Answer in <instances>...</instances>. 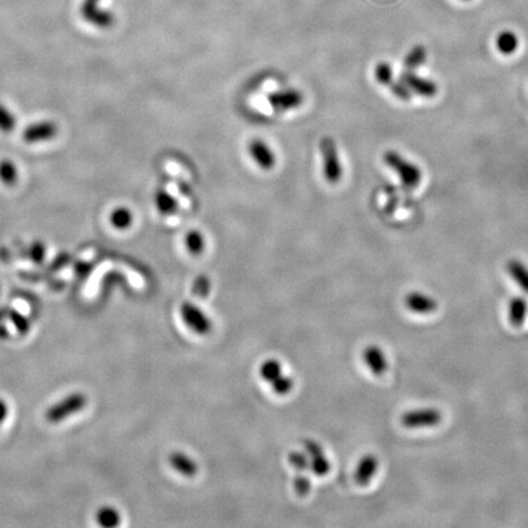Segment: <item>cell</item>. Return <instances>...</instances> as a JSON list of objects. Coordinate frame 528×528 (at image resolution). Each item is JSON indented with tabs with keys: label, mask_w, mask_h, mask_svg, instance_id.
<instances>
[{
	"label": "cell",
	"mask_w": 528,
	"mask_h": 528,
	"mask_svg": "<svg viewBox=\"0 0 528 528\" xmlns=\"http://www.w3.org/2000/svg\"><path fill=\"white\" fill-rule=\"evenodd\" d=\"M384 162L391 170L398 174V179L405 186L416 188L422 181V170L398 152H385Z\"/></svg>",
	"instance_id": "1"
},
{
	"label": "cell",
	"mask_w": 528,
	"mask_h": 528,
	"mask_svg": "<svg viewBox=\"0 0 528 528\" xmlns=\"http://www.w3.org/2000/svg\"><path fill=\"white\" fill-rule=\"evenodd\" d=\"M179 313L183 324L193 331V334L206 336L211 334L213 331L211 317L196 303L185 301L180 305Z\"/></svg>",
	"instance_id": "2"
},
{
	"label": "cell",
	"mask_w": 528,
	"mask_h": 528,
	"mask_svg": "<svg viewBox=\"0 0 528 528\" xmlns=\"http://www.w3.org/2000/svg\"><path fill=\"white\" fill-rule=\"evenodd\" d=\"M319 151L322 154L324 179L329 183H339L342 176V167L339 159V152H338L335 141L329 136L323 137L319 142Z\"/></svg>",
	"instance_id": "3"
},
{
	"label": "cell",
	"mask_w": 528,
	"mask_h": 528,
	"mask_svg": "<svg viewBox=\"0 0 528 528\" xmlns=\"http://www.w3.org/2000/svg\"><path fill=\"white\" fill-rule=\"evenodd\" d=\"M86 405V395L82 393H72L62 398L58 403H54L52 408H49L46 411V419L49 423L63 422L65 418L80 412Z\"/></svg>",
	"instance_id": "4"
},
{
	"label": "cell",
	"mask_w": 528,
	"mask_h": 528,
	"mask_svg": "<svg viewBox=\"0 0 528 528\" xmlns=\"http://www.w3.org/2000/svg\"><path fill=\"white\" fill-rule=\"evenodd\" d=\"M442 412L437 408H418L403 413L401 424L408 429L432 428L442 422Z\"/></svg>",
	"instance_id": "5"
},
{
	"label": "cell",
	"mask_w": 528,
	"mask_h": 528,
	"mask_svg": "<svg viewBox=\"0 0 528 528\" xmlns=\"http://www.w3.org/2000/svg\"><path fill=\"white\" fill-rule=\"evenodd\" d=\"M267 99L270 106L277 111H293L303 103V93L293 88L272 92L269 93Z\"/></svg>",
	"instance_id": "6"
},
{
	"label": "cell",
	"mask_w": 528,
	"mask_h": 528,
	"mask_svg": "<svg viewBox=\"0 0 528 528\" xmlns=\"http://www.w3.org/2000/svg\"><path fill=\"white\" fill-rule=\"evenodd\" d=\"M362 359H363L366 367L375 377L385 375V372L389 368V362H388L384 350L375 344L366 346L365 350L362 352Z\"/></svg>",
	"instance_id": "7"
},
{
	"label": "cell",
	"mask_w": 528,
	"mask_h": 528,
	"mask_svg": "<svg viewBox=\"0 0 528 528\" xmlns=\"http://www.w3.org/2000/svg\"><path fill=\"white\" fill-rule=\"evenodd\" d=\"M400 80L408 87L410 91L416 93L418 96L431 98V97L437 95L438 86L436 85V82L424 78V77L418 76L411 70L403 71L400 75Z\"/></svg>",
	"instance_id": "8"
},
{
	"label": "cell",
	"mask_w": 528,
	"mask_h": 528,
	"mask_svg": "<svg viewBox=\"0 0 528 528\" xmlns=\"http://www.w3.org/2000/svg\"><path fill=\"white\" fill-rule=\"evenodd\" d=\"M58 131V126L53 121H39L27 126L22 137L27 144H39L53 139Z\"/></svg>",
	"instance_id": "9"
},
{
	"label": "cell",
	"mask_w": 528,
	"mask_h": 528,
	"mask_svg": "<svg viewBox=\"0 0 528 528\" xmlns=\"http://www.w3.org/2000/svg\"><path fill=\"white\" fill-rule=\"evenodd\" d=\"M249 153L258 168L262 170H272L277 163V158L272 148L263 139H255L249 144Z\"/></svg>",
	"instance_id": "10"
},
{
	"label": "cell",
	"mask_w": 528,
	"mask_h": 528,
	"mask_svg": "<svg viewBox=\"0 0 528 528\" xmlns=\"http://www.w3.org/2000/svg\"><path fill=\"white\" fill-rule=\"evenodd\" d=\"M405 306L410 312L422 314V316L432 314L438 310V303L436 298L428 296L426 293H418V291L408 293L405 298Z\"/></svg>",
	"instance_id": "11"
},
{
	"label": "cell",
	"mask_w": 528,
	"mask_h": 528,
	"mask_svg": "<svg viewBox=\"0 0 528 528\" xmlns=\"http://www.w3.org/2000/svg\"><path fill=\"white\" fill-rule=\"evenodd\" d=\"M380 468V460L373 454H366L356 465L354 478L357 485H367L375 478Z\"/></svg>",
	"instance_id": "12"
},
{
	"label": "cell",
	"mask_w": 528,
	"mask_h": 528,
	"mask_svg": "<svg viewBox=\"0 0 528 528\" xmlns=\"http://www.w3.org/2000/svg\"><path fill=\"white\" fill-rule=\"evenodd\" d=\"M168 461L169 465L172 466V468L175 472L188 478L195 477L200 470L197 461L186 452H178V450L173 452L169 455Z\"/></svg>",
	"instance_id": "13"
},
{
	"label": "cell",
	"mask_w": 528,
	"mask_h": 528,
	"mask_svg": "<svg viewBox=\"0 0 528 528\" xmlns=\"http://www.w3.org/2000/svg\"><path fill=\"white\" fill-rule=\"evenodd\" d=\"M528 303L522 296L514 298L508 306V319L510 324L515 328L524 326V319L527 317Z\"/></svg>",
	"instance_id": "14"
},
{
	"label": "cell",
	"mask_w": 528,
	"mask_h": 528,
	"mask_svg": "<svg viewBox=\"0 0 528 528\" xmlns=\"http://www.w3.org/2000/svg\"><path fill=\"white\" fill-rule=\"evenodd\" d=\"M283 373L282 362L278 359H274V357H269V359L262 361L260 367H258V375H260V380L265 382L267 384L273 383L274 380H278L279 377Z\"/></svg>",
	"instance_id": "15"
},
{
	"label": "cell",
	"mask_w": 528,
	"mask_h": 528,
	"mask_svg": "<svg viewBox=\"0 0 528 528\" xmlns=\"http://www.w3.org/2000/svg\"><path fill=\"white\" fill-rule=\"evenodd\" d=\"M506 269L510 277L520 288L528 293V267L519 260H511L506 264Z\"/></svg>",
	"instance_id": "16"
},
{
	"label": "cell",
	"mask_w": 528,
	"mask_h": 528,
	"mask_svg": "<svg viewBox=\"0 0 528 528\" xmlns=\"http://www.w3.org/2000/svg\"><path fill=\"white\" fill-rule=\"evenodd\" d=\"M519 37L513 31H503L495 39V46L498 52L504 55H511L519 48Z\"/></svg>",
	"instance_id": "17"
},
{
	"label": "cell",
	"mask_w": 528,
	"mask_h": 528,
	"mask_svg": "<svg viewBox=\"0 0 528 528\" xmlns=\"http://www.w3.org/2000/svg\"><path fill=\"white\" fill-rule=\"evenodd\" d=\"M154 204L160 214L170 216L178 211V201L165 190H158L154 195Z\"/></svg>",
	"instance_id": "18"
},
{
	"label": "cell",
	"mask_w": 528,
	"mask_h": 528,
	"mask_svg": "<svg viewBox=\"0 0 528 528\" xmlns=\"http://www.w3.org/2000/svg\"><path fill=\"white\" fill-rule=\"evenodd\" d=\"M111 225L114 226L118 230H126L130 228L132 221H134V214L132 211L126 208V207H118L111 213Z\"/></svg>",
	"instance_id": "19"
},
{
	"label": "cell",
	"mask_w": 528,
	"mask_h": 528,
	"mask_svg": "<svg viewBox=\"0 0 528 528\" xmlns=\"http://www.w3.org/2000/svg\"><path fill=\"white\" fill-rule=\"evenodd\" d=\"M185 247L188 251V253L193 256H200L204 251L206 247V240L201 231L193 230L188 231L185 235Z\"/></svg>",
	"instance_id": "20"
},
{
	"label": "cell",
	"mask_w": 528,
	"mask_h": 528,
	"mask_svg": "<svg viewBox=\"0 0 528 528\" xmlns=\"http://www.w3.org/2000/svg\"><path fill=\"white\" fill-rule=\"evenodd\" d=\"M426 60H427V49H426V47L421 46V44H418V46H415L408 52V55L405 57L403 65H405L406 70H411L412 71L415 69H417L418 67H421V65L426 63Z\"/></svg>",
	"instance_id": "21"
},
{
	"label": "cell",
	"mask_w": 528,
	"mask_h": 528,
	"mask_svg": "<svg viewBox=\"0 0 528 528\" xmlns=\"http://www.w3.org/2000/svg\"><path fill=\"white\" fill-rule=\"evenodd\" d=\"M96 520L102 527H116L120 524L121 517L118 510L111 506H104L97 511Z\"/></svg>",
	"instance_id": "22"
},
{
	"label": "cell",
	"mask_w": 528,
	"mask_h": 528,
	"mask_svg": "<svg viewBox=\"0 0 528 528\" xmlns=\"http://www.w3.org/2000/svg\"><path fill=\"white\" fill-rule=\"evenodd\" d=\"M19 179V172L13 160H0V181L5 185H14Z\"/></svg>",
	"instance_id": "23"
},
{
	"label": "cell",
	"mask_w": 528,
	"mask_h": 528,
	"mask_svg": "<svg viewBox=\"0 0 528 528\" xmlns=\"http://www.w3.org/2000/svg\"><path fill=\"white\" fill-rule=\"evenodd\" d=\"M310 459V471L317 477L327 475L331 472V465L326 452L318 454L316 457H308Z\"/></svg>",
	"instance_id": "24"
},
{
	"label": "cell",
	"mask_w": 528,
	"mask_h": 528,
	"mask_svg": "<svg viewBox=\"0 0 528 528\" xmlns=\"http://www.w3.org/2000/svg\"><path fill=\"white\" fill-rule=\"evenodd\" d=\"M269 387H270L274 394L279 395V396H285V395H289L293 391V387H295V380L290 375L283 373L279 377L278 380L270 383Z\"/></svg>",
	"instance_id": "25"
},
{
	"label": "cell",
	"mask_w": 528,
	"mask_h": 528,
	"mask_svg": "<svg viewBox=\"0 0 528 528\" xmlns=\"http://www.w3.org/2000/svg\"><path fill=\"white\" fill-rule=\"evenodd\" d=\"M288 461L296 472L310 471V459L305 450H291L288 454Z\"/></svg>",
	"instance_id": "26"
},
{
	"label": "cell",
	"mask_w": 528,
	"mask_h": 528,
	"mask_svg": "<svg viewBox=\"0 0 528 528\" xmlns=\"http://www.w3.org/2000/svg\"><path fill=\"white\" fill-rule=\"evenodd\" d=\"M375 80L380 85H384V86H389L391 82L394 81V71H393V67H390L389 64L382 62V63L377 64L375 70Z\"/></svg>",
	"instance_id": "27"
},
{
	"label": "cell",
	"mask_w": 528,
	"mask_h": 528,
	"mask_svg": "<svg viewBox=\"0 0 528 528\" xmlns=\"http://www.w3.org/2000/svg\"><path fill=\"white\" fill-rule=\"evenodd\" d=\"M312 482L306 472H298L293 478V490L300 496H306L311 492Z\"/></svg>",
	"instance_id": "28"
},
{
	"label": "cell",
	"mask_w": 528,
	"mask_h": 528,
	"mask_svg": "<svg viewBox=\"0 0 528 528\" xmlns=\"http://www.w3.org/2000/svg\"><path fill=\"white\" fill-rule=\"evenodd\" d=\"M211 285L209 278L207 275H204V274H201L193 282V296H197L200 298H206L209 295V293H211Z\"/></svg>",
	"instance_id": "29"
},
{
	"label": "cell",
	"mask_w": 528,
	"mask_h": 528,
	"mask_svg": "<svg viewBox=\"0 0 528 528\" xmlns=\"http://www.w3.org/2000/svg\"><path fill=\"white\" fill-rule=\"evenodd\" d=\"M16 126V118L13 111H9L6 106L0 104V131L1 132H11Z\"/></svg>",
	"instance_id": "30"
},
{
	"label": "cell",
	"mask_w": 528,
	"mask_h": 528,
	"mask_svg": "<svg viewBox=\"0 0 528 528\" xmlns=\"http://www.w3.org/2000/svg\"><path fill=\"white\" fill-rule=\"evenodd\" d=\"M390 87V91L393 92V95H394L396 98H398V99H401V101L408 102L411 99V96H412V92L408 90V87L403 83L400 78H398V81H393L389 85Z\"/></svg>",
	"instance_id": "31"
},
{
	"label": "cell",
	"mask_w": 528,
	"mask_h": 528,
	"mask_svg": "<svg viewBox=\"0 0 528 528\" xmlns=\"http://www.w3.org/2000/svg\"><path fill=\"white\" fill-rule=\"evenodd\" d=\"M29 258L36 263H42L44 257H46V246L42 242L36 241L32 245L29 246Z\"/></svg>",
	"instance_id": "32"
},
{
	"label": "cell",
	"mask_w": 528,
	"mask_h": 528,
	"mask_svg": "<svg viewBox=\"0 0 528 528\" xmlns=\"http://www.w3.org/2000/svg\"><path fill=\"white\" fill-rule=\"evenodd\" d=\"M10 317H11V321H13L15 327H16V329H18L20 333L26 334V333L29 331V322H27V319H26L24 316H21L20 313L13 312L10 313Z\"/></svg>",
	"instance_id": "33"
},
{
	"label": "cell",
	"mask_w": 528,
	"mask_h": 528,
	"mask_svg": "<svg viewBox=\"0 0 528 528\" xmlns=\"http://www.w3.org/2000/svg\"><path fill=\"white\" fill-rule=\"evenodd\" d=\"M8 405L3 398H0V426L4 423L5 418L8 416Z\"/></svg>",
	"instance_id": "34"
},
{
	"label": "cell",
	"mask_w": 528,
	"mask_h": 528,
	"mask_svg": "<svg viewBox=\"0 0 528 528\" xmlns=\"http://www.w3.org/2000/svg\"><path fill=\"white\" fill-rule=\"evenodd\" d=\"M92 264L91 263H80L76 267V272L82 275H87V274L91 272Z\"/></svg>",
	"instance_id": "35"
},
{
	"label": "cell",
	"mask_w": 528,
	"mask_h": 528,
	"mask_svg": "<svg viewBox=\"0 0 528 528\" xmlns=\"http://www.w3.org/2000/svg\"><path fill=\"white\" fill-rule=\"evenodd\" d=\"M464 1H467V0H464Z\"/></svg>",
	"instance_id": "36"
}]
</instances>
